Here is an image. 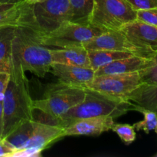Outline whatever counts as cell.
Wrapping results in <instances>:
<instances>
[{
  "label": "cell",
  "mask_w": 157,
  "mask_h": 157,
  "mask_svg": "<svg viewBox=\"0 0 157 157\" xmlns=\"http://www.w3.org/2000/svg\"><path fill=\"white\" fill-rule=\"evenodd\" d=\"M41 151L35 148H26L17 150L12 157H38L41 156Z\"/></svg>",
  "instance_id": "28"
},
{
  "label": "cell",
  "mask_w": 157,
  "mask_h": 157,
  "mask_svg": "<svg viewBox=\"0 0 157 157\" xmlns=\"http://www.w3.org/2000/svg\"><path fill=\"white\" fill-rule=\"evenodd\" d=\"M136 20L157 27V7L136 11Z\"/></svg>",
  "instance_id": "25"
},
{
  "label": "cell",
  "mask_w": 157,
  "mask_h": 157,
  "mask_svg": "<svg viewBox=\"0 0 157 157\" xmlns=\"http://www.w3.org/2000/svg\"><path fill=\"white\" fill-rule=\"evenodd\" d=\"M20 0H0L1 3H16L18 2Z\"/></svg>",
  "instance_id": "32"
},
{
  "label": "cell",
  "mask_w": 157,
  "mask_h": 157,
  "mask_svg": "<svg viewBox=\"0 0 157 157\" xmlns=\"http://www.w3.org/2000/svg\"><path fill=\"white\" fill-rule=\"evenodd\" d=\"M154 157H157V153H156V154L154 155Z\"/></svg>",
  "instance_id": "33"
},
{
  "label": "cell",
  "mask_w": 157,
  "mask_h": 157,
  "mask_svg": "<svg viewBox=\"0 0 157 157\" xmlns=\"http://www.w3.org/2000/svg\"><path fill=\"white\" fill-rule=\"evenodd\" d=\"M113 124V118L110 116L80 119L64 128V136H99L104 132L111 130Z\"/></svg>",
  "instance_id": "11"
},
{
  "label": "cell",
  "mask_w": 157,
  "mask_h": 157,
  "mask_svg": "<svg viewBox=\"0 0 157 157\" xmlns=\"http://www.w3.org/2000/svg\"><path fill=\"white\" fill-rule=\"evenodd\" d=\"M153 60H154V63L151 67H147L140 71L143 84H157V53L153 58Z\"/></svg>",
  "instance_id": "24"
},
{
  "label": "cell",
  "mask_w": 157,
  "mask_h": 157,
  "mask_svg": "<svg viewBox=\"0 0 157 157\" xmlns=\"http://www.w3.org/2000/svg\"><path fill=\"white\" fill-rule=\"evenodd\" d=\"M85 98L64 114L53 120L51 124L65 128L71 123L84 118L110 116L118 117L130 110H136V104L128 100L113 98L84 87Z\"/></svg>",
  "instance_id": "2"
},
{
  "label": "cell",
  "mask_w": 157,
  "mask_h": 157,
  "mask_svg": "<svg viewBox=\"0 0 157 157\" xmlns=\"http://www.w3.org/2000/svg\"><path fill=\"white\" fill-rule=\"evenodd\" d=\"M33 100L25 72L12 69L7 88L3 94V131L2 138L12 133L25 121L33 120Z\"/></svg>",
  "instance_id": "1"
},
{
  "label": "cell",
  "mask_w": 157,
  "mask_h": 157,
  "mask_svg": "<svg viewBox=\"0 0 157 157\" xmlns=\"http://www.w3.org/2000/svg\"><path fill=\"white\" fill-rule=\"evenodd\" d=\"M64 137V129L55 124L33 119V132L26 147L42 152L53 143Z\"/></svg>",
  "instance_id": "12"
},
{
  "label": "cell",
  "mask_w": 157,
  "mask_h": 157,
  "mask_svg": "<svg viewBox=\"0 0 157 157\" xmlns=\"http://www.w3.org/2000/svg\"><path fill=\"white\" fill-rule=\"evenodd\" d=\"M87 50L108 49L128 52L133 55L146 58H153L156 52L144 47L130 39L121 30L107 31L94 37L83 44Z\"/></svg>",
  "instance_id": "9"
},
{
  "label": "cell",
  "mask_w": 157,
  "mask_h": 157,
  "mask_svg": "<svg viewBox=\"0 0 157 157\" xmlns=\"http://www.w3.org/2000/svg\"><path fill=\"white\" fill-rule=\"evenodd\" d=\"M85 98L84 87H73L58 82L50 84L46 88L43 98L32 102L33 110H39L44 117L46 123L51 124L68 111L70 109L82 102Z\"/></svg>",
  "instance_id": "5"
},
{
  "label": "cell",
  "mask_w": 157,
  "mask_h": 157,
  "mask_svg": "<svg viewBox=\"0 0 157 157\" xmlns=\"http://www.w3.org/2000/svg\"><path fill=\"white\" fill-rule=\"evenodd\" d=\"M154 63L153 58H146L143 57L133 56L121 58L107 64L95 71V76L110 74H123L140 71L147 67H151Z\"/></svg>",
  "instance_id": "14"
},
{
  "label": "cell",
  "mask_w": 157,
  "mask_h": 157,
  "mask_svg": "<svg viewBox=\"0 0 157 157\" xmlns=\"http://www.w3.org/2000/svg\"><path fill=\"white\" fill-rule=\"evenodd\" d=\"M21 5V1L16 3L0 2V29L8 26H18Z\"/></svg>",
  "instance_id": "21"
},
{
  "label": "cell",
  "mask_w": 157,
  "mask_h": 157,
  "mask_svg": "<svg viewBox=\"0 0 157 157\" xmlns=\"http://www.w3.org/2000/svg\"><path fill=\"white\" fill-rule=\"evenodd\" d=\"M52 63L50 48L40 44L29 29L15 27L12 44V69H21L44 78L51 71Z\"/></svg>",
  "instance_id": "3"
},
{
  "label": "cell",
  "mask_w": 157,
  "mask_h": 157,
  "mask_svg": "<svg viewBox=\"0 0 157 157\" xmlns=\"http://www.w3.org/2000/svg\"><path fill=\"white\" fill-rule=\"evenodd\" d=\"M134 10H147L157 7V0H126Z\"/></svg>",
  "instance_id": "26"
},
{
  "label": "cell",
  "mask_w": 157,
  "mask_h": 157,
  "mask_svg": "<svg viewBox=\"0 0 157 157\" xmlns=\"http://www.w3.org/2000/svg\"><path fill=\"white\" fill-rule=\"evenodd\" d=\"M50 71L58 78L59 82L73 87H85L95 77V71L91 67L55 62L52 63Z\"/></svg>",
  "instance_id": "10"
},
{
  "label": "cell",
  "mask_w": 157,
  "mask_h": 157,
  "mask_svg": "<svg viewBox=\"0 0 157 157\" xmlns=\"http://www.w3.org/2000/svg\"><path fill=\"white\" fill-rule=\"evenodd\" d=\"M9 79H10V74L0 72V96L3 95L6 91Z\"/></svg>",
  "instance_id": "29"
},
{
  "label": "cell",
  "mask_w": 157,
  "mask_h": 157,
  "mask_svg": "<svg viewBox=\"0 0 157 157\" xmlns=\"http://www.w3.org/2000/svg\"><path fill=\"white\" fill-rule=\"evenodd\" d=\"M127 99L143 108L157 113V84H143L127 97Z\"/></svg>",
  "instance_id": "16"
},
{
  "label": "cell",
  "mask_w": 157,
  "mask_h": 157,
  "mask_svg": "<svg viewBox=\"0 0 157 157\" xmlns=\"http://www.w3.org/2000/svg\"><path fill=\"white\" fill-rule=\"evenodd\" d=\"M3 131V105L2 100L0 99V137L2 136Z\"/></svg>",
  "instance_id": "30"
},
{
  "label": "cell",
  "mask_w": 157,
  "mask_h": 157,
  "mask_svg": "<svg viewBox=\"0 0 157 157\" xmlns=\"http://www.w3.org/2000/svg\"><path fill=\"white\" fill-rule=\"evenodd\" d=\"M51 52L52 61L55 63L90 67L88 52L83 45L51 49Z\"/></svg>",
  "instance_id": "15"
},
{
  "label": "cell",
  "mask_w": 157,
  "mask_h": 157,
  "mask_svg": "<svg viewBox=\"0 0 157 157\" xmlns=\"http://www.w3.org/2000/svg\"><path fill=\"white\" fill-rule=\"evenodd\" d=\"M16 150L5 138L0 137V157H12Z\"/></svg>",
  "instance_id": "27"
},
{
  "label": "cell",
  "mask_w": 157,
  "mask_h": 157,
  "mask_svg": "<svg viewBox=\"0 0 157 157\" xmlns=\"http://www.w3.org/2000/svg\"><path fill=\"white\" fill-rule=\"evenodd\" d=\"M15 26L0 29V72L10 74L12 69V44Z\"/></svg>",
  "instance_id": "17"
},
{
  "label": "cell",
  "mask_w": 157,
  "mask_h": 157,
  "mask_svg": "<svg viewBox=\"0 0 157 157\" xmlns=\"http://www.w3.org/2000/svg\"><path fill=\"white\" fill-rule=\"evenodd\" d=\"M89 59H90V67L94 71H97L100 67L107 64L121 59L133 56V54L128 52H118L108 49H90L87 50Z\"/></svg>",
  "instance_id": "18"
},
{
  "label": "cell",
  "mask_w": 157,
  "mask_h": 157,
  "mask_svg": "<svg viewBox=\"0 0 157 157\" xmlns=\"http://www.w3.org/2000/svg\"><path fill=\"white\" fill-rule=\"evenodd\" d=\"M20 1L22 2L23 3H25V4L33 5V4H35V3L41 2L44 1V0H20Z\"/></svg>",
  "instance_id": "31"
},
{
  "label": "cell",
  "mask_w": 157,
  "mask_h": 157,
  "mask_svg": "<svg viewBox=\"0 0 157 157\" xmlns=\"http://www.w3.org/2000/svg\"><path fill=\"white\" fill-rule=\"evenodd\" d=\"M32 32V31H31ZM105 31L91 24H78L71 21L62 23L58 29L44 35L34 34L38 42L45 47L64 48L83 45L88 40L98 36Z\"/></svg>",
  "instance_id": "7"
},
{
  "label": "cell",
  "mask_w": 157,
  "mask_h": 157,
  "mask_svg": "<svg viewBox=\"0 0 157 157\" xmlns=\"http://www.w3.org/2000/svg\"><path fill=\"white\" fill-rule=\"evenodd\" d=\"M121 30L133 41L157 53L156 26L136 20L124 25Z\"/></svg>",
  "instance_id": "13"
},
{
  "label": "cell",
  "mask_w": 157,
  "mask_h": 157,
  "mask_svg": "<svg viewBox=\"0 0 157 157\" xmlns=\"http://www.w3.org/2000/svg\"><path fill=\"white\" fill-rule=\"evenodd\" d=\"M33 132V120L25 121L16 127L5 139L10 143L16 150L25 147Z\"/></svg>",
  "instance_id": "20"
},
{
  "label": "cell",
  "mask_w": 157,
  "mask_h": 157,
  "mask_svg": "<svg viewBox=\"0 0 157 157\" xmlns=\"http://www.w3.org/2000/svg\"><path fill=\"white\" fill-rule=\"evenodd\" d=\"M111 130L117 133L121 140L130 145L136 140V131L133 126L127 124H113Z\"/></svg>",
  "instance_id": "23"
},
{
  "label": "cell",
  "mask_w": 157,
  "mask_h": 157,
  "mask_svg": "<svg viewBox=\"0 0 157 157\" xmlns=\"http://www.w3.org/2000/svg\"><path fill=\"white\" fill-rule=\"evenodd\" d=\"M21 2L18 26L29 29L35 35L49 33L71 19L68 0H44L33 5Z\"/></svg>",
  "instance_id": "4"
},
{
  "label": "cell",
  "mask_w": 157,
  "mask_h": 157,
  "mask_svg": "<svg viewBox=\"0 0 157 157\" xmlns=\"http://www.w3.org/2000/svg\"><path fill=\"white\" fill-rule=\"evenodd\" d=\"M71 11V21L89 24L94 6V0H68Z\"/></svg>",
  "instance_id": "19"
},
{
  "label": "cell",
  "mask_w": 157,
  "mask_h": 157,
  "mask_svg": "<svg viewBox=\"0 0 157 157\" xmlns=\"http://www.w3.org/2000/svg\"><path fill=\"white\" fill-rule=\"evenodd\" d=\"M136 111H139L144 114L143 121H139L133 124V127L136 130H144L146 133H149L152 130H154L157 133V113L148 109L143 108L136 105Z\"/></svg>",
  "instance_id": "22"
},
{
  "label": "cell",
  "mask_w": 157,
  "mask_h": 157,
  "mask_svg": "<svg viewBox=\"0 0 157 157\" xmlns=\"http://www.w3.org/2000/svg\"><path fill=\"white\" fill-rule=\"evenodd\" d=\"M141 84L140 74L136 71L95 76L85 87L113 98L128 100V95Z\"/></svg>",
  "instance_id": "8"
},
{
  "label": "cell",
  "mask_w": 157,
  "mask_h": 157,
  "mask_svg": "<svg viewBox=\"0 0 157 157\" xmlns=\"http://www.w3.org/2000/svg\"><path fill=\"white\" fill-rule=\"evenodd\" d=\"M136 20V11L126 0H94L90 24L107 32Z\"/></svg>",
  "instance_id": "6"
}]
</instances>
